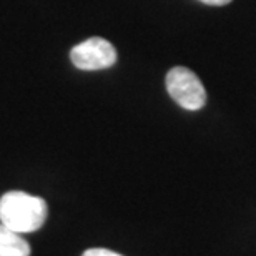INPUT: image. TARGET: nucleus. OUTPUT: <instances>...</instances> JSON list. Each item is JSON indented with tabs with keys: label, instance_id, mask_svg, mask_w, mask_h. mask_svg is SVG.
Listing matches in <instances>:
<instances>
[{
	"label": "nucleus",
	"instance_id": "obj_4",
	"mask_svg": "<svg viewBox=\"0 0 256 256\" xmlns=\"http://www.w3.org/2000/svg\"><path fill=\"white\" fill-rule=\"evenodd\" d=\"M0 256H30V244L20 233L0 223Z\"/></svg>",
	"mask_w": 256,
	"mask_h": 256
},
{
	"label": "nucleus",
	"instance_id": "obj_5",
	"mask_svg": "<svg viewBox=\"0 0 256 256\" xmlns=\"http://www.w3.org/2000/svg\"><path fill=\"white\" fill-rule=\"evenodd\" d=\"M82 256H122V254L110 252V250H105V248H90Z\"/></svg>",
	"mask_w": 256,
	"mask_h": 256
},
{
	"label": "nucleus",
	"instance_id": "obj_3",
	"mask_svg": "<svg viewBox=\"0 0 256 256\" xmlns=\"http://www.w3.org/2000/svg\"><path fill=\"white\" fill-rule=\"evenodd\" d=\"M70 60L80 70H104L116 62V50L108 40L92 37L72 48Z\"/></svg>",
	"mask_w": 256,
	"mask_h": 256
},
{
	"label": "nucleus",
	"instance_id": "obj_2",
	"mask_svg": "<svg viewBox=\"0 0 256 256\" xmlns=\"http://www.w3.org/2000/svg\"><path fill=\"white\" fill-rule=\"evenodd\" d=\"M165 85L168 95L182 108L196 112L206 104V92L196 74L186 66H173L166 74Z\"/></svg>",
	"mask_w": 256,
	"mask_h": 256
},
{
	"label": "nucleus",
	"instance_id": "obj_6",
	"mask_svg": "<svg viewBox=\"0 0 256 256\" xmlns=\"http://www.w3.org/2000/svg\"><path fill=\"white\" fill-rule=\"evenodd\" d=\"M202 4L206 5H213V7H223V5H228L232 0H200Z\"/></svg>",
	"mask_w": 256,
	"mask_h": 256
},
{
	"label": "nucleus",
	"instance_id": "obj_1",
	"mask_svg": "<svg viewBox=\"0 0 256 256\" xmlns=\"http://www.w3.org/2000/svg\"><path fill=\"white\" fill-rule=\"evenodd\" d=\"M48 206L44 198L25 192H7L0 198V223L15 233H34L44 226Z\"/></svg>",
	"mask_w": 256,
	"mask_h": 256
}]
</instances>
